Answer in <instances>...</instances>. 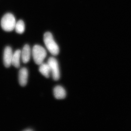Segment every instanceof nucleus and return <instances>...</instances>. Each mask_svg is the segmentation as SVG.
<instances>
[{
  "instance_id": "f257e3e1",
  "label": "nucleus",
  "mask_w": 131,
  "mask_h": 131,
  "mask_svg": "<svg viewBox=\"0 0 131 131\" xmlns=\"http://www.w3.org/2000/svg\"><path fill=\"white\" fill-rule=\"evenodd\" d=\"M43 40L46 47L52 55L54 56L58 55L59 52V47L54 40L51 33L49 32L45 33Z\"/></svg>"
},
{
  "instance_id": "f03ea898",
  "label": "nucleus",
  "mask_w": 131,
  "mask_h": 131,
  "mask_svg": "<svg viewBox=\"0 0 131 131\" xmlns=\"http://www.w3.org/2000/svg\"><path fill=\"white\" fill-rule=\"evenodd\" d=\"M32 55L34 62L39 65L43 62L47 56V52L44 48L39 45H35L32 50Z\"/></svg>"
},
{
  "instance_id": "7ed1b4c3",
  "label": "nucleus",
  "mask_w": 131,
  "mask_h": 131,
  "mask_svg": "<svg viewBox=\"0 0 131 131\" xmlns=\"http://www.w3.org/2000/svg\"><path fill=\"white\" fill-rule=\"evenodd\" d=\"M16 23V19L13 15L8 13L2 17L1 20V26L3 30L6 31H12L14 30Z\"/></svg>"
},
{
  "instance_id": "20e7f679",
  "label": "nucleus",
  "mask_w": 131,
  "mask_h": 131,
  "mask_svg": "<svg viewBox=\"0 0 131 131\" xmlns=\"http://www.w3.org/2000/svg\"><path fill=\"white\" fill-rule=\"evenodd\" d=\"M47 63L50 69L53 79L55 81L59 80L60 77V71L58 62L56 59L53 57H50L48 59Z\"/></svg>"
},
{
  "instance_id": "39448f33",
  "label": "nucleus",
  "mask_w": 131,
  "mask_h": 131,
  "mask_svg": "<svg viewBox=\"0 0 131 131\" xmlns=\"http://www.w3.org/2000/svg\"><path fill=\"white\" fill-rule=\"evenodd\" d=\"M13 54V50L10 46L5 47L3 53V63L6 68H9L12 65Z\"/></svg>"
},
{
  "instance_id": "423d86ee",
  "label": "nucleus",
  "mask_w": 131,
  "mask_h": 131,
  "mask_svg": "<svg viewBox=\"0 0 131 131\" xmlns=\"http://www.w3.org/2000/svg\"><path fill=\"white\" fill-rule=\"evenodd\" d=\"M28 78V70L26 68H21L19 72L18 80L20 85L24 87L27 84Z\"/></svg>"
},
{
  "instance_id": "0eeeda50",
  "label": "nucleus",
  "mask_w": 131,
  "mask_h": 131,
  "mask_svg": "<svg viewBox=\"0 0 131 131\" xmlns=\"http://www.w3.org/2000/svg\"><path fill=\"white\" fill-rule=\"evenodd\" d=\"M32 51L30 46L28 45L24 46L21 51V56L22 62L25 63H27L30 59Z\"/></svg>"
},
{
  "instance_id": "6e6552de",
  "label": "nucleus",
  "mask_w": 131,
  "mask_h": 131,
  "mask_svg": "<svg viewBox=\"0 0 131 131\" xmlns=\"http://www.w3.org/2000/svg\"><path fill=\"white\" fill-rule=\"evenodd\" d=\"M54 96L58 100L64 99L66 96V91L63 87L57 86L54 88L53 90Z\"/></svg>"
},
{
  "instance_id": "1a4fd4ad",
  "label": "nucleus",
  "mask_w": 131,
  "mask_h": 131,
  "mask_svg": "<svg viewBox=\"0 0 131 131\" xmlns=\"http://www.w3.org/2000/svg\"><path fill=\"white\" fill-rule=\"evenodd\" d=\"M21 58V50H17L13 54L12 57V65L16 68L20 67V61Z\"/></svg>"
},
{
  "instance_id": "9d476101",
  "label": "nucleus",
  "mask_w": 131,
  "mask_h": 131,
  "mask_svg": "<svg viewBox=\"0 0 131 131\" xmlns=\"http://www.w3.org/2000/svg\"><path fill=\"white\" fill-rule=\"evenodd\" d=\"M39 72L46 78L49 77L51 73L50 69L47 63L43 62L39 65Z\"/></svg>"
},
{
  "instance_id": "9b49d317",
  "label": "nucleus",
  "mask_w": 131,
  "mask_h": 131,
  "mask_svg": "<svg viewBox=\"0 0 131 131\" xmlns=\"http://www.w3.org/2000/svg\"><path fill=\"white\" fill-rule=\"evenodd\" d=\"M14 29L19 34L23 33L25 30V25L24 21L21 20H20L16 22Z\"/></svg>"
},
{
  "instance_id": "f8f14e48",
  "label": "nucleus",
  "mask_w": 131,
  "mask_h": 131,
  "mask_svg": "<svg viewBox=\"0 0 131 131\" xmlns=\"http://www.w3.org/2000/svg\"><path fill=\"white\" fill-rule=\"evenodd\" d=\"M33 130H32V129H26V130H24V131H30Z\"/></svg>"
}]
</instances>
